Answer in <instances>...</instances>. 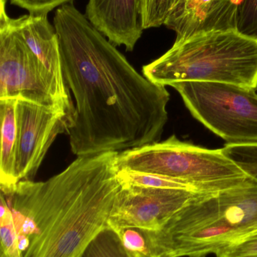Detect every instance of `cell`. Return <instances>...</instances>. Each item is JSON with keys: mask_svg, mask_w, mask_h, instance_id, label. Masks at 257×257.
<instances>
[{"mask_svg": "<svg viewBox=\"0 0 257 257\" xmlns=\"http://www.w3.org/2000/svg\"><path fill=\"white\" fill-rule=\"evenodd\" d=\"M62 73L72 95V152L89 157L160 142L170 94L140 75L72 3L57 8Z\"/></svg>", "mask_w": 257, "mask_h": 257, "instance_id": "cell-1", "label": "cell"}, {"mask_svg": "<svg viewBox=\"0 0 257 257\" xmlns=\"http://www.w3.org/2000/svg\"><path fill=\"white\" fill-rule=\"evenodd\" d=\"M79 157L45 181L1 189L13 214L21 257H78L106 226L121 184L116 157Z\"/></svg>", "mask_w": 257, "mask_h": 257, "instance_id": "cell-2", "label": "cell"}, {"mask_svg": "<svg viewBox=\"0 0 257 257\" xmlns=\"http://www.w3.org/2000/svg\"><path fill=\"white\" fill-rule=\"evenodd\" d=\"M146 257H206L257 233V180L198 193L158 230L139 229Z\"/></svg>", "mask_w": 257, "mask_h": 257, "instance_id": "cell-3", "label": "cell"}, {"mask_svg": "<svg viewBox=\"0 0 257 257\" xmlns=\"http://www.w3.org/2000/svg\"><path fill=\"white\" fill-rule=\"evenodd\" d=\"M160 85L205 81L257 89V39L238 30H213L175 41L170 49L143 67Z\"/></svg>", "mask_w": 257, "mask_h": 257, "instance_id": "cell-4", "label": "cell"}, {"mask_svg": "<svg viewBox=\"0 0 257 257\" xmlns=\"http://www.w3.org/2000/svg\"><path fill=\"white\" fill-rule=\"evenodd\" d=\"M116 165L118 172L161 175L187 184L197 193L236 187L250 178L223 149L196 146L175 136L119 153Z\"/></svg>", "mask_w": 257, "mask_h": 257, "instance_id": "cell-5", "label": "cell"}, {"mask_svg": "<svg viewBox=\"0 0 257 257\" xmlns=\"http://www.w3.org/2000/svg\"><path fill=\"white\" fill-rule=\"evenodd\" d=\"M0 15V99H24L68 113L73 119L74 104L64 82L50 72L30 51L6 12Z\"/></svg>", "mask_w": 257, "mask_h": 257, "instance_id": "cell-6", "label": "cell"}, {"mask_svg": "<svg viewBox=\"0 0 257 257\" xmlns=\"http://www.w3.org/2000/svg\"><path fill=\"white\" fill-rule=\"evenodd\" d=\"M170 87L193 117L226 145H257L256 90L205 81H183Z\"/></svg>", "mask_w": 257, "mask_h": 257, "instance_id": "cell-7", "label": "cell"}, {"mask_svg": "<svg viewBox=\"0 0 257 257\" xmlns=\"http://www.w3.org/2000/svg\"><path fill=\"white\" fill-rule=\"evenodd\" d=\"M120 184L108 223L119 232L158 230L198 194L182 189Z\"/></svg>", "mask_w": 257, "mask_h": 257, "instance_id": "cell-8", "label": "cell"}, {"mask_svg": "<svg viewBox=\"0 0 257 257\" xmlns=\"http://www.w3.org/2000/svg\"><path fill=\"white\" fill-rule=\"evenodd\" d=\"M68 113L24 99H17L16 177L32 181L57 136L67 133Z\"/></svg>", "mask_w": 257, "mask_h": 257, "instance_id": "cell-9", "label": "cell"}, {"mask_svg": "<svg viewBox=\"0 0 257 257\" xmlns=\"http://www.w3.org/2000/svg\"><path fill=\"white\" fill-rule=\"evenodd\" d=\"M242 0H177L164 25L176 41L204 32L237 30Z\"/></svg>", "mask_w": 257, "mask_h": 257, "instance_id": "cell-10", "label": "cell"}, {"mask_svg": "<svg viewBox=\"0 0 257 257\" xmlns=\"http://www.w3.org/2000/svg\"><path fill=\"white\" fill-rule=\"evenodd\" d=\"M84 16L115 46L134 51L143 34L142 0H89Z\"/></svg>", "mask_w": 257, "mask_h": 257, "instance_id": "cell-11", "label": "cell"}, {"mask_svg": "<svg viewBox=\"0 0 257 257\" xmlns=\"http://www.w3.org/2000/svg\"><path fill=\"white\" fill-rule=\"evenodd\" d=\"M12 24L21 39L45 67L63 81L58 37L48 15L29 14L12 18Z\"/></svg>", "mask_w": 257, "mask_h": 257, "instance_id": "cell-12", "label": "cell"}, {"mask_svg": "<svg viewBox=\"0 0 257 257\" xmlns=\"http://www.w3.org/2000/svg\"><path fill=\"white\" fill-rule=\"evenodd\" d=\"M16 104L17 99H0L1 189L11 188L18 183L16 177Z\"/></svg>", "mask_w": 257, "mask_h": 257, "instance_id": "cell-13", "label": "cell"}, {"mask_svg": "<svg viewBox=\"0 0 257 257\" xmlns=\"http://www.w3.org/2000/svg\"><path fill=\"white\" fill-rule=\"evenodd\" d=\"M78 257H137L124 242L122 235L111 226L100 231Z\"/></svg>", "mask_w": 257, "mask_h": 257, "instance_id": "cell-14", "label": "cell"}, {"mask_svg": "<svg viewBox=\"0 0 257 257\" xmlns=\"http://www.w3.org/2000/svg\"><path fill=\"white\" fill-rule=\"evenodd\" d=\"M0 221L1 257H21L19 235L15 226L13 214L4 196L2 195Z\"/></svg>", "mask_w": 257, "mask_h": 257, "instance_id": "cell-15", "label": "cell"}, {"mask_svg": "<svg viewBox=\"0 0 257 257\" xmlns=\"http://www.w3.org/2000/svg\"><path fill=\"white\" fill-rule=\"evenodd\" d=\"M118 178L120 184H133L156 188L182 189L194 192L193 189L187 184L154 174L120 171L118 172Z\"/></svg>", "mask_w": 257, "mask_h": 257, "instance_id": "cell-16", "label": "cell"}, {"mask_svg": "<svg viewBox=\"0 0 257 257\" xmlns=\"http://www.w3.org/2000/svg\"><path fill=\"white\" fill-rule=\"evenodd\" d=\"M177 0H149L142 12L143 30L164 25Z\"/></svg>", "mask_w": 257, "mask_h": 257, "instance_id": "cell-17", "label": "cell"}, {"mask_svg": "<svg viewBox=\"0 0 257 257\" xmlns=\"http://www.w3.org/2000/svg\"><path fill=\"white\" fill-rule=\"evenodd\" d=\"M237 30L245 36L257 39V0H242Z\"/></svg>", "mask_w": 257, "mask_h": 257, "instance_id": "cell-18", "label": "cell"}, {"mask_svg": "<svg viewBox=\"0 0 257 257\" xmlns=\"http://www.w3.org/2000/svg\"><path fill=\"white\" fill-rule=\"evenodd\" d=\"M73 0H10L11 4L26 9L30 14L48 15L54 9L65 4L72 3Z\"/></svg>", "mask_w": 257, "mask_h": 257, "instance_id": "cell-19", "label": "cell"}, {"mask_svg": "<svg viewBox=\"0 0 257 257\" xmlns=\"http://www.w3.org/2000/svg\"><path fill=\"white\" fill-rule=\"evenodd\" d=\"M217 257H257V233L225 249Z\"/></svg>", "mask_w": 257, "mask_h": 257, "instance_id": "cell-20", "label": "cell"}, {"mask_svg": "<svg viewBox=\"0 0 257 257\" xmlns=\"http://www.w3.org/2000/svg\"><path fill=\"white\" fill-rule=\"evenodd\" d=\"M238 162L249 176L257 180V145L243 146L238 153Z\"/></svg>", "mask_w": 257, "mask_h": 257, "instance_id": "cell-21", "label": "cell"}, {"mask_svg": "<svg viewBox=\"0 0 257 257\" xmlns=\"http://www.w3.org/2000/svg\"><path fill=\"white\" fill-rule=\"evenodd\" d=\"M149 0H142V10L145 9L147 6Z\"/></svg>", "mask_w": 257, "mask_h": 257, "instance_id": "cell-22", "label": "cell"}, {"mask_svg": "<svg viewBox=\"0 0 257 257\" xmlns=\"http://www.w3.org/2000/svg\"><path fill=\"white\" fill-rule=\"evenodd\" d=\"M256 91H257V89H256Z\"/></svg>", "mask_w": 257, "mask_h": 257, "instance_id": "cell-23", "label": "cell"}]
</instances>
